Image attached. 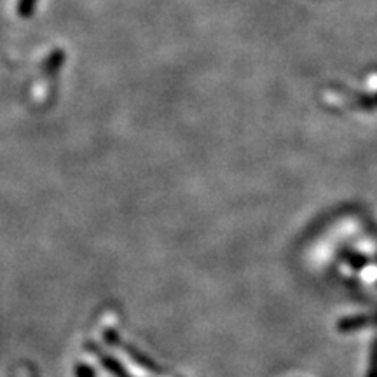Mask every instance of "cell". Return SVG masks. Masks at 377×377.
I'll return each mask as SVG.
<instances>
[{"instance_id":"1","label":"cell","mask_w":377,"mask_h":377,"mask_svg":"<svg viewBox=\"0 0 377 377\" xmlns=\"http://www.w3.org/2000/svg\"><path fill=\"white\" fill-rule=\"evenodd\" d=\"M96 356H100V360H102L103 367H105V369H109L110 372L116 374L117 377H130V376H128V372H124L123 367H121L119 363H117L114 358H109V356H105V355H103V353H100V351H96Z\"/></svg>"},{"instance_id":"2","label":"cell","mask_w":377,"mask_h":377,"mask_svg":"<svg viewBox=\"0 0 377 377\" xmlns=\"http://www.w3.org/2000/svg\"><path fill=\"white\" fill-rule=\"evenodd\" d=\"M367 377H377V339L372 344V351H370V365Z\"/></svg>"},{"instance_id":"3","label":"cell","mask_w":377,"mask_h":377,"mask_svg":"<svg viewBox=\"0 0 377 377\" xmlns=\"http://www.w3.org/2000/svg\"><path fill=\"white\" fill-rule=\"evenodd\" d=\"M77 377H95V374H93V370L89 369V367L81 365L77 369Z\"/></svg>"}]
</instances>
